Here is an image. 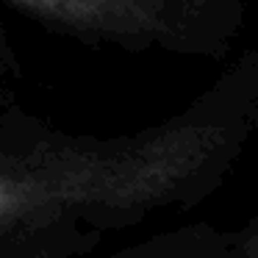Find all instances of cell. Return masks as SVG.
<instances>
[{"label":"cell","mask_w":258,"mask_h":258,"mask_svg":"<svg viewBox=\"0 0 258 258\" xmlns=\"http://www.w3.org/2000/svg\"><path fill=\"white\" fill-rule=\"evenodd\" d=\"M258 131V45L169 119L78 136L0 106V258H73L206 200Z\"/></svg>","instance_id":"cell-1"},{"label":"cell","mask_w":258,"mask_h":258,"mask_svg":"<svg viewBox=\"0 0 258 258\" xmlns=\"http://www.w3.org/2000/svg\"><path fill=\"white\" fill-rule=\"evenodd\" d=\"M12 9L92 47L219 56L239 28V0H6Z\"/></svg>","instance_id":"cell-2"},{"label":"cell","mask_w":258,"mask_h":258,"mask_svg":"<svg viewBox=\"0 0 258 258\" xmlns=\"http://www.w3.org/2000/svg\"><path fill=\"white\" fill-rule=\"evenodd\" d=\"M217 258H258V214L241 230L228 236Z\"/></svg>","instance_id":"cell-3"},{"label":"cell","mask_w":258,"mask_h":258,"mask_svg":"<svg viewBox=\"0 0 258 258\" xmlns=\"http://www.w3.org/2000/svg\"><path fill=\"white\" fill-rule=\"evenodd\" d=\"M20 78V64L14 58L12 47H9V39L0 31V106L12 103V89Z\"/></svg>","instance_id":"cell-4"}]
</instances>
